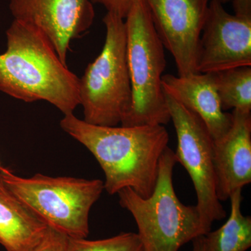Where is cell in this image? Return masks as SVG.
<instances>
[{"instance_id":"1","label":"cell","mask_w":251,"mask_h":251,"mask_svg":"<svg viewBox=\"0 0 251 251\" xmlns=\"http://www.w3.org/2000/svg\"><path fill=\"white\" fill-rule=\"evenodd\" d=\"M60 126L95 157L105 174L104 190L108 194L125 188L143 198L152 194L160 158L169 142L164 126H105L91 125L73 113L64 115Z\"/></svg>"},{"instance_id":"2","label":"cell","mask_w":251,"mask_h":251,"mask_svg":"<svg viewBox=\"0 0 251 251\" xmlns=\"http://www.w3.org/2000/svg\"><path fill=\"white\" fill-rule=\"evenodd\" d=\"M7 49L0 54V91L31 103L45 100L64 115L80 105V78L59 58L45 36L14 20L6 31Z\"/></svg>"},{"instance_id":"3","label":"cell","mask_w":251,"mask_h":251,"mask_svg":"<svg viewBox=\"0 0 251 251\" xmlns=\"http://www.w3.org/2000/svg\"><path fill=\"white\" fill-rule=\"evenodd\" d=\"M175 151L167 148L160 158L152 194L143 198L130 188L117 193L120 205L134 219L145 251H179L207 231L196 206L185 205L173 186Z\"/></svg>"},{"instance_id":"4","label":"cell","mask_w":251,"mask_h":251,"mask_svg":"<svg viewBox=\"0 0 251 251\" xmlns=\"http://www.w3.org/2000/svg\"><path fill=\"white\" fill-rule=\"evenodd\" d=\"M0 176L6 188L49 227L72 239L88 237L89 216L103 193V181L41 174L24 178L4 168Z\"/></svg>"},{"instance_id":"5","label":"cell","mask_w":251,"mask_h":251,"mask_svg":"<svg viewBox=\"0 0 251 251\" xmlns=\"http://www.w3.org/2000/svg\"><path fill=\"white\" fill-rule=\"evenodd\" d=\"M106 35L101 52L79 81L84 121L117 126L130 111L132 89L127 59L125 19L108 12L103 19Z\"/></svg>"},{"instance_id":"6","label":"cell","mask_w":251,"mask_h":251,"mask_svg":"<svg viewBox=\"0 0 251 251\" xmlns=\"http://www.w3.org/2000/svg\"><path fill=\"white\" fill-rule=\"evenodd\" d=\"M125 24L132 104L121 125H166L171 116L162 86L166 67L165 48L144 0L133 5Z\"/></svg>"},{"instance_id":"7","label":"cell","mask_w":251,"mask_h":251,"mask_svg":"<svg viewBox=\"0 0 251 251\" xmlns=\"http://www.w3.org/2000/svg\"><path fill=\"white\" fill-rule=\"evenodd\" d=\"M164 94L177 138L175 158L192 180L197 196L196 206L209 232L214 221L226 216L216 194L214 140L197 114Z\"/></svg>"},{"instance_id":"8","label":"cell","mask_w":251,"mask_h":251,"mask_svg":"<svg viewBox=\"0 0 251 251\" xmlns=\"http://www.w3.org/2000/svg\"><path fill=\"white\" fill-rule=\"evenodd\" d=\"M155 30L174 57L179 76L198 74L201 34L210 0H144Z\"/></svg>"},{"instance_id":"9","label":"cell","mask_w":251,"mask_h":251,"mask_svg":"<svg viewBox=\"0 0 251 251\" xmlns=\"http://www.w3.org/2000/svg\"><path fill=\"white\" fill-rule=\"evenodd\" d=\"M251 67V17L230 14L221 0H210L201 34L198 72Z\"/></svg>"},{"instance_id":"10","label":"cell","mask_w":251,"mask_h":251,"mask_svg":"<svg viewBox=\"0 0 251 251\" xmlns=\"http://www.w3.org/2000/svg\"><path fill=\"white\" fill-rule=\"evenodd\" d=\"M14 20L41 31L67 64L72 40L89 30L94 22L92 0H10Z\"/></svg>"},{"instance_id":"11","label":"cell","mask_w":251,"mask_h":251,"mask_svg":"<svg viewBox=\"0 0 251 251\" xmlns=\"http://www.w3.org/2000/svg\"><path fill=\"white\" fill-rule=\"evenodd\" d=\"M228 131L214 140L216 194L226 201L251 183V112L233 110Z\"/></svg>"},{"instance_id":"12","label":"cell","mask_w":251,"mask_h":251,"mask_svg":"<svg viewBox=\"0 0 251 251\" xmlns=\"http://www.w3.org/2000/svg\"><path fill=\"white\" fill-rule=\"evenodd\" d=\"M162 86L165 93L201 117L213 140L228 131L232 115L223 110L213 73L185 76L166 74L162 77Z\"/></svg>"},{"instance_id":"13","label":"cell","mask_w":251,"mask_h":251,"mask_svg":"<svg viewBox=\"0 0 251 251\" xmlns=\"http://www.w3.org/2000/svg\"><path fill=\"white\" fill-rule=\"evenodd\" d=\"M49 226L5 186L0 176V244L6 251H31Z\"/></svg>"},{"instance_id":"14","label":"cell","mask_w":251,"mask_h":251,"mask_svg":"<svg viewBox=\"0 0 251 251\" xmlns=\"http://www.w3.org/2000/svg\"><path fill=\"white\" fill-rule=\"evenodd\" d=\"M230 214L219 229L204 235V251H247L251 247V218L243 215L242 189L231 194Z\"/></svg>"},{"instance_id":"15","label":"cell","mask_w":251,"mask_h":251,"mask_svg":"<svg viewBox=\"0 0 251 251\" xmlns=\"http://www.w3.org/2000/svg\"><path fill=\"white\" fill-rule=\"evenodd\" d=\"M223 110L251 112V67L213 73Z\"/></svg>"},{"instance_id":"16","label":"cell","mask_w":251,"mask_h":251,"mask_svg":"<svg viewBox=\"0 0 251 251\" xmlns=\"http://www.w3.org/2000/svg\"><path fill=\"white\" fill-rule=\"evenodd\" d=\"M68 251H145L139 236L134 232H123L99 240L68 239Z\"/></svg>"},{"instance_id":"17","label":"cell","mask_w":251,"mask_h":251,"mask_svg":"<svg viewBox=\"0 0 251 251\" xmlns=\"http://www.w3.org/2000/svg\"><path fill=\"white\" fill-rule=\"evenodd\" d=\"M69 237L49 227L42 241L31 251H68Z\"/></svg>"},{"instance_id":"18","label":"cell","mask_w":251,"mask_h":251,"mask_svg":"<svg viewBox=\"0 0 251 251\" xmlns=\"http://www.w3.org/2000/svg\"><path fill=\"white\" fill-rule=\"evenodd\" d=\"M138 0H92V3L101 4L108 12L117 15L123 19Z\"/></svg>"},{"instance_id":"19","label":"cell","mask_w":251,"mask_h":251,"mask_svg":"<svg viewBox=\"0 0 251 251\" xmlns=\"http://www.w3.org/2000/svg\"><path fill=\"white\" fill-rule=\"evenodd\" d=\"M234 14L251 17V0H233Z\"/></svg>"},{"instance_id":"20","label":"cell","mask_w":251,"mask_h":251,"mask_svg":"<svg viewBox=\"0 0 251 251\" xmlns=\"http://www.w3.org/2000/svg\"><path fill=\"white\" fill-rule=\"evenodd\" d=\"M192 242V251H204V235L196 238Z\"/></svg>"},{"instance_id":"21","label":"cell","mask_w":251,"mask_h":251,"mask_svg":"<svg viewBox=\"0 0 251 251\" xmlns=\"http://www.w3.org/2000/svg\"><path fill=\"white\" fill-rule=\"evenodd\" d=\"M221 1H222L224 4L226 2H228V1H230V0H221Z\"/></svg>"},{"instance_id":"22","label":"cell","mask_w":251,"mask_h":251,"mask_svg":"<svg viewBox=\"0 0 251 251\" xmlns=\"http://www.w3.org/2000/svg\"><path fill=\"white\" fill-rule=\"evenodd\" d=\"M3 169H4V168H3V167H1V165H0V171H2Z\"/></svg>"}]
</instances>
